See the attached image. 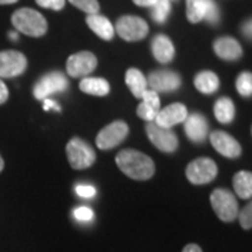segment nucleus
I'll use <instances>...</instances> for the list:
<instances>
[{
    "instance_id": "obj_39",
    "label": "nucleus",
    "mask_w": 252,
    "mask_h": 252,
    "mask_svg": "<svg viewBox=\"0 0 252 252\" xmlns=\"http://www.w3.org/2000/svg\"><path fill=\"white\" fill-rule=\"evenodd\" d=\"M18 0H0V6H3V4H14Z\"/></svg>"
},
{
    "instance_id": "obj_35",
    "label": "nucleus",
    "mask_w": 252,
    "mask_h": 252,
    "mask_svg": "<svg viewBox=\"0 0 252 252\" xmlns=\"http://www.w3.org/2000/svg\"><path fill=\"white\" fill-rule=\"evenodd\" d=\"M132 1L136 6H140V7H153L158 0H132Z\"/></svg>"
},
{
    "instance_id": "obj_30",
    "label": "nucleus",
    "mask_w": 252,
    "mask_h": 252,
    "mask_svg": "<svg viewBox=\"0 0 252 252\" xmlns=\"http://www.w3.org/2000/svg\"><path fill=\"white\" fill-rule=\"evenodd\" d=\"M238 217H240V224L244 230H251L252 227V205L248 203L244 207L241 212H238Z\"/></svg>"
},
{
    "instance_id": "obj_23",
    "label": "nucleus",
    "mask_w": 252,
    "mask_h": 252,
    "mask_svg": "<svg viewBox=\"0 0 252 252\" xmlns=\"http://www.w3.org/2000/svg\"><path fill=\"white\" fill-rule=\"evenodd\" d=\"M215 117L220 124H231L235 117V107L233 99L221 97L215 104Z\"/></svg>"
},
{
    "instance_id": "obj_33",
    "label": "nucleus",
    "mask_w": 252,
    "mask_h": 252,
    "mask_svg": "<svg viewBox=\"0 0 252 252\" xmlns=\"http://www.w3.org/2000/svg\"><path fill=\"white\" fill-rule=\"evenodd\" d=\"M93 216L94 215H93V210H91L90 207L80 206L77 207V209H74V217L77 220H80V221H90Z\"/></svg>"
},
{
    "instance_id": "obj_19",
    "label": "nucleus",
    "mask_w": 252,
    "mask_h": 252,
    "mask_svg": "<svg viewBox=\"0 0 252 252\" xmlns=\"http://www.w3.org/2000/svg\"><path fill=\"white\" fill-rule=\"evenodd\" d=\"M86 23H87V26L91 31L97 36H99L101 39L112 41V38L115 35V30H114L112 23L105 16H101L98 13L97 14H89L86 18Z\"/></svg>"
},
{
    "instance_id": "obj_14",
    "label": "nucleus",
    "mask_w": 252,
    "mask_h": 252,
    "mask_svg": "<svg viewBox=\"0 0 252 252\" xmlns=\"http://www.w3.org/2000/svg\"><path fill=\"white\" fill-rule=\"evenodd\" d=\"M188 117V109L184 104L181 102H175L164 109H160L158 114L154 118V124H157L161 127H167L171 129L172 126L182 124Z\"/></svg>"
},
{
    "instance_id": "obj_18",
    "label": "nucleus",
    "mask_w": 252,
    "mask_h": 252,
    "mask_svg": "<svg viewBox=\"0 0 252 252\" xmlns=\"http://www.w3.org/2000/svg\"><path fill=\"white\" fill-rule=\"evenodd\" d=\"M160 109L161 108L158 94L153 90H147L142 97V102L137 107V115L146 122H153Z\"/></svg>"
},
{
    "instance_id": "obj_24",
    "label": "nucleus",
    "mask_w": 252,
    "mask_h": 252,
    "mask_svg": "<svg viewBox=\"0 0 252 252\" xmlns=\"http://www.w3.org/2000/svg\"><path fill=\"white\" fill-rule=\"evenodd\" d=\"M235 193L241 199H250L252 196V174L250 171L237 172L233 178Z\"/></svg>"
},
{
    "instance_id": "obj_40",
    "label": "nucleus",
    "mask_w": 252,
    "mask_h": 252,
    "mask_svg": "<svg viewBox=\"0 0 252 252\" xmlns=\"http://www.w3.org/2000/svg\"><path fill=\"white\" fill-rule=\"evenodd\" d=\"M9 38L10 39H13V41H17L18 39V32H9Z\"/></svg>"
},
{
    "instance_id": "obj_20",
    "label": "nucleus",
    "mask_w": 252,
    "mask_h": 252,
    "mask_svg": "<svg viewBox=\"0 0 252 252\" xmlns=\"http://www.w3.org/2000/svg\"><path fill=\"white\" fill-rule=\"evenodd\" d=\"M125 80L129 90L136 98H142L144 93L147 91V79H146L143 73L140 72L139 69L132 67V69H129L126 72Z\"/></svg>"
},
{
    "instance_id": "obj_10",
    "label": "nucleus",
    "mask_w": 252,
    "mask_h": 252,
    "mask_svg": "<svg viewBox=\"0 0 252 252\" xmlns=\"http://www.w3.org/2000/svg\"><path fill=\"white\" fill-rule=\"evenodd\" d=\"M27 69V58L18 51L0 52V79H11L21 76Z\"/></svg>"
},
{
    "instance_id": "obj_13",
    "label": "nucleus",
    "mask_w": 252,
    "mask_h": 252,
    "mask_svg": "<svg viewBox=\"0 0 252 252\" xmlns=\"http://www.w3.org/2000/svg\"><path fill=\"white\" fill-rule=\"evenodd\" d=\"M210 143L221 156L227 158H237L241 156V144L235 140L233 136H230L221 130H215L210 133Z\"/></svg>"
},
{
    "instance_id": "obj_9",
    "label": "nucleus",
    "mask_w": 252,
    "mask_h": 252,
    "mask_svg": "<svg viewBox=\"0 0 252 252\" xmlns=\"http://www.w3.org/2000/svg\"><path fill=\"white\" fill-rule=\"evenodd\" d=\"M129 133V126L124 121H115L107 125L104 129L99 130L95 139V144L101 150H109L112 147H117L126 139Z\"/></svg>"
},
{
    "instance_id": "obj_4",
    "label": "nucleus",
    "mask_w": 252,
    "mask_h": 252,
    "mask_svg": "<svg viewBox=\"0 0 252 252\" xmlns=\"http://www.w3.org/2000/svg\"><path fill=\"white\" fill-rule=\"evenodd\" d=\"M67 160L74 170H84L95 162V152L80 137H73L66 144Z\"/></svg>"
},
{
    "instance_id": "obj_21",
    "label": "nucleus",
    "mask_w": 252,
    "mask_h": 252,
    "mask_svg": "<svg viewBox=\"0 0 252 252\" xmlns=\"http://www.w3.org/2000/svg\"><path fill=\"white\" fill-rule=\"evenodd\" d=\"M193 83H195L196 90L203 94H213L220 87V80H219L217 74L210 70H203V72L198 73L195 76Z\"/></svg>"
},
{
    "instance_id": "obj_32",
    "label": "nucleus",
    "mask_w": 252,
    "mask_h": 252,
    "mask_svg": "<svg viewBox=\"0 0 252 252\" xmlns=\"http://www.w3.org/2000/svg\"><path fill=\"white\" fill-rule=\"evenodd\" d=\"M76 193L84 199H90L95 196V188L89 184H79L76 187Z\"/></svg>"
},
{
    "instance_id": "obj_26",
    "label": "nucleus",
    "mask_w": 252,
    "mask_h": 252,
    "mask_svg": "<svg viewBox=\"0 0 252 252\" xmlns=\"http://www.w3.org/2000/svg\"><path fill=\"white\" fill-rule=\"evenodd\" d=\"M170 14H171V1L170 0H158L152 7V18L158 24H164Z\"/></svg>"
},
{
    "instance_id": "obj_8",
    "label": "nucleus",
    "mask_w": 252,
    "mask_h": 252,
    "mask_svg": "<svg viewBox=\"0 0 252 252\" xmlns=\"http://www.w3.org/2000/svg\"><path fill=\"white\" fill-rule=\"evenodd\" d=\"M146 133L150 142L162 153H174L178 149V136L172 129L161 127L154 122H147Z\"/></svg>"
},
{
    "instance_id": "obj_36",
    "label": "nucleus",
    "mask_w": 252,
    "mask_h": 252,
    "mask_svg": "<svg viewBox=\"0 0 252 252\" xmlns=\"http://www.w3.org/2000/svg\"><path fill=\"white\" fill-rule=\"evenodd\" d=\"M51 108L58 109V111H59V109H61V107H59V105H58V104L55 102L54 99L45 98V99H44V109H45V111H49Z\"/></svg>"
},
{
    "instance_id": "obj_5",
    "label": "nucleus",
    "mask_w": 252,
    "mask_h": 252,
    "mask_svg": "<svg viewBox=\"0 0 252 252\" xmlns=\"http://www.w3.org/2000/svg\"><path fill=\"white\" fill-rule=\"evenodd\" d=\"M118 35L127 42H137L144 39L149 34V24L137 16H122L118 18L114 28Z\"/></svg>"
},
{
    "instance_id": "obj_29",
    "label": "nucleus",
    "mask_w": 252,
    "mask_h": 252,
    "mask_svg": "<svg viewBox=\"0 0 252 252\" xmlns=\"http://www.w3.org/2000/svg\"><path fill=\"white\" fill-rule=\"evenodd\" d=\"M203 20H206L212 26H217L220 23V9L215 0H207V9Z\"/></svg>"
},
{
    "instance_id": "obj_6",
    "label": "nucleus",
    "mask_w": 252,
    "mask_h": 252,
    "mask_svg": "<svg viewBox=\"0 0 252 252\" xmlns=\"http://www.w3.org/2000/svg\"><path fill=\"white\" fill-rule=\"evenodd\" d=\"M217 165L212 158L200 157L187 167V178L193 185H205L216 178Z\"/></svg>"
},
{
    "instance_id": "obj_17",
    "label": "nucleus",
    "mask_w": 252,
    "mask_h": 252,
    "mask_svg": "<svg viewBox=\"0 0 252 252\" xmlns=\"http://www.w3.org/2000/svg\"><path fill=\"white\" fill-rule=\"evenodd\" d=\"M152 52H153L154 59L157 62L167 64L174 59L175 56V48L172 41L164 34H158L153 38L152 41Z\"/></svg>"
},
{
    "instance_id": "obj_38",
    "label": "nucleus",
    "mask_w": 252,
    "mask_h": 252,
    "mask_svg": "<svg viewBox=\"0 0 252 252\" xmlns=\"http://www.w3.org/2000/svg\"><path fill=\"white\" fill-rule=\"evenodd\" d=\"M243 34L248 39H251V20H248V21H245L243 24Z\"/></svg>"
},
{
    "instance_id": "obj_7",
    "label": "nucleus",
    "mask_w": 252,
    "mask_h": 252,
    "mask_svg": "<svg viewBox=\"0 0 252 252\" xmlns=\"http://www.w3.org/2000/svg\"><path fill=\"white\" fill-rule=\"evenodd\" d=\"M69 89L67 77L61 72L46 73L34 86V95L36 99L49 98V95L56 93H63Z\"/></svg>"
},
{
    "instance_id": "obj_41",
    "label": "nucleus",
    "mask_w": 252,
    "mask_h": 252,
    "mask_svg": "<svg viewBox=\"0 0 252 252\" xmlns=\"http://www.w3.org/2000/svg\"><path fill=\"white\" fill-rule=\"evenodd\" d=\"M3 168H4V160H3V157L0 156V172L3 171Z\"/></svg>"
},
{
    "instance_id": "obj_31",
    "label": "nucleus",
    "mask_w": 252,
    "mask_h": 252,
    "mask_svg": "<svg viewBox=\"0 0 252 252\" xmlns=\"http://www.w3.org/2000/svg\"><path fill=\"white\" fill-rule=\"evenodd\" d=\"M36 4L44 7V9L55 10V11H59L64 7L66 4V0H35Z\"/></svg>"
},
{
    "instance_id": "obj_15",
    "label": "nucleus",
    "mask_w": 252,
    "mask_h": 252,
    "mask_svg": "<svg viewBox=\"0 0 252 252\" xmlns=\"http://www.w3.org/2000/svg\"><path fill=\"white\" fill-rule=\"evenodd\" d=\"M184 127L188 139L193 143H203L209 135L207 119L198 112L187 117V119L184 121Z\"/></svg>"
},
{
    "instance_id": "obj_12",
    "label": "nucleus",
    "mask_w": 252,
    "mask_h": 252,
    "mask_svg": "<svg viewBox=\"0 0 252 252\" xmlns=\"http://www.w3.org/2000/svg\"><path fill=\"white\" fill-rule=\"evenodd\" d=\"M147 84L156 93H171L180 89L181 76L172 70H157L150 73Z\"/></svg>"
},
{
    "instance_id": "obj_16",
    "label": "nucleus",
    "mask_w": 252,
    "mask_h": 252,
    "mask_svg": "<svg viewBox=\"0 0 252 252\" xmlns=\"http://www.w3.org/2000/svg\"><path fill=\"white\" fill-rule=\"evenodd\" d=\"M213 51L215 54L223 59V61H238L243 56V48L240 42L231 38V36H220L213 42Z\"/></svg>"
},
{
    "instance_id": "obj_25",
    "label": "nucleus",
    "mask_w": 252,
    "mask_h": 252,
    "mask_svg": "<svg viewBox=\"0 0 252 252\" xmlns=\"http://www.w3.org/2000/svg\"><path fill=\"white\" fill-rule=\"evenodd\" d=\"M207 0H187V18L189 23L196 24L205 18Z\"/></svg>"
},
{
    "instance_id": "obj_2",
    "label": "nucleus",
    "mask_w": 252,
    "mask_h": 252,
    "mask_svg": "<svg viewBox=\"0 0 252 252\" xmlns=\"http://www.w3.org/2000/svg\"><path fill=\"white\" fill-rule=\"evenodd\" d=\"M11 24L18 32L34 38L45 35L48 31V23L45 17L39 11L30 7L16 10L11 16Z\"/></svg>"
},
{
    "instance_id": "obj_34",
    "label": "nucleus",
    "mask_w": 252,
    "mask_h": 252,
    "mask_svg": "<svg viewBox=\"0 0 252 252\" xmlns=\"http://www.w3.org/2000/svg\"><path fill=\"white\" fill-rule=\"evenodd\" d=\"M9 99V89L6 86V83L0 79V105L4 104Z\"/></svg>"
},
{
    "instance_id": "obj_27",
    "label": "nucleus",
    "mask_w": 252,
    "mask_h": 252,
    "mask_svg": "<svg viewBox=\"0 0 252 252\" xmlns=\"http://www.w3.org/2000/svg\"><path fill=\"white\" fill-rule=\"evenodd\" d=\"M235 86H237V91L243 95V97H251L252 94V74L250 72L241 73L237 81H235Z\"/></svg>"
},
{
    "instance_id": "obj_11",
    "label": "nucleus",
    "mask_w": 252,
    "mask_h": 252,
    "mask_svg": "<svg viewBox=\"0 0 252 252\" xmlns=\"http://www.w3.org/2000/svg\"><path fill=\"white\" fill-rule=\"evenodd\" d=\"M97 56L89 51H81L69 56L66 62V70L70 77H86L97 67Z\"/></svg>"
},
{
    "instance_id": "obj_3",
    "label": "nucleus",
    "mask_w": 252,
    "mask_h": 252,
    "mask_svg": "<svg viewBox=\"0 0 252 252\" xmlns=\"http://www.w3.org/2000/svg\"><path fill=\"white\" fill-rule=\"evenodd\" d=\"M210 205L217 217L224 223H231L238 216V202L235 200L234 193L227 189H215L210 195Z\"/></svg>"
},
{
    "instance_id": "obj_42",
    "label": "nucleus",
    "mask_w": 252,
    "mask_h": 252,
    "mask_svg": "<svg viewBox=\"0 0 252 252\" xmlns=\"http://www.w3.org/2000/svg\"><path fill=\"white\" fill-rule=\"evenodd\" d=\"M170 1H172V0H170Z\"/></svg>"
},
{
    "instance_id": "obj_37",
    "label": "nucleus",
    "mask_w": 252,
    "mask_h": 252,
    "mask_svg": "<svg viewBox=\"0 0 252 252\" xmlns=\"http://www.w3.org/2000/svg\"><path fill=\"white\" fill-rule=\"evenodd\" d=\"M182 252H203L202 248L199 247L198 244H188L185 245V248L182 250Z\"/></svg>"
},
{
    "instance_id": "obj_28",
    "label": "nucleus",
    "mask_w": 252,
    "mask_h": 252,
    "mask_svg": "<svg viewBox=\"0 0 252 252\" xmlns=\"http://www.w3.org/2000/svg\"><path fill=\"white\" fill-rule=\"evenodd\" d=\"M67 1H70L74 7L87 14H97L99 10L98 0H67Z\"/></svg>"
},
{
    "instance_id": "obj_1",
    "label": "nucleus",
    "mask_w": 252,
    "mask_h": 252,
    "mask_svg": "<svg viewBox=\"0 0 252 252\" xmlns=\"http://www.w3.org/2000/svg\"><path fill=\"white\" fill-rule=\"evenodd\" d=\"M115 161L121 171L135 181L150 180L156 172L153 160L149 156L133 149H126L118 153Z\"/></svg>"
},
{
    "instance_id": "obj_22",
    "label": "nucleus",
    "mask_w": 252,
    "mask_h": 252,
    "mask_svg": "<svg viewBox=\"0 0 252 252\" xmlns=\"http://www.w3.org/2000/svg\"><path fill=\"white\" fill-rule=\"evenodd\" d=\"M109 83L102 77H84L80 81V90L86 94L104 97L109 93Z\"/></svg>"
}]
</instances>
